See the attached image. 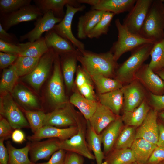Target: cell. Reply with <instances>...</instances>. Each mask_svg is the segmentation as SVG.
<instances>
[{
	"label": "cell",
	"mask_w": 164,
	"mask_h": 164,
	"mask_svg": "<svg viewBox=\"0 0 164 164\" xmlns=\"http://www.w3.org/2000/svg\"><path fill=\"white\" fill-rule=\"evenodd\" d=\"M76 56L77 60L90 76L101 75L111 78L119 65L110 51L97 53L77 49Z\"/></svg>",
	"instance_id": "6da1fadb"
},
{
	"label": "cell",
	"mask_w": 164,
	"mask_h": 164,
	"mask_svg": "<svg viewBox=\"0 0 164 164\" xmlns=\"http://www.w3.org/2000/svg\"><path fill=\"white\" fill-rule=\"evenodd\" d=\"M154 43L144 44L132 51L130 56L118 65L115 73V79L123 85L134 80L136 74L150 55Z\"/></svg>",
	"instance_id": "7a4b0ae2"
},
{
	"label": "cell",
	"mask_w": 164,
	"mask_h": 164,
	"mask_svg": "<svg viewBox=\"0 0 164 164\" xmlns=\"http://www.w3.org/2000/svg\"><path fill=\"white\" fill-rule=\"evenodd\" d=\"M163 1L155 0L141 28L139 35L154 43L164 39Z\"/></svg>",
	"instance_id": "3957f363"
},
{
	"label": "cell",
	"mask_w": 164,
	"mask_h": 164,
	"mask_svg": "<svg viewBox=\"0 0 164 164\" xmlns=\"http://www.w3.org/2000/svg\"><path fill=\"white\" fill-rule=\"evenodd\" d=\"M115 24L118 31V38L117 40L113 43L110 51L113 54L114 59L117 61L126 52L132 51L144 44L155 43L150 40L129 31L121 23L118 18L115 20Z\"/></svg>",
	"instance_id": "277c9868"
},
{
	"label": "cell",
	"mask_w": 164,
	"mask_h": 164,
	"mask_svg": "<svg viewBox=\"0 0 164 164\" xmlns=\"http://www.w3.org/2000/svg\"><path fill=\"white\" fill-rule=\"evenodd\" d=\"M60 64L59 55L56 54L53 64V75L48 86L49 97L56 108L62 107L68 102L65 94Z\"/></svg>",
	"instance_id": "5b68a950"
},
{
	"label": "cell",
	"mask_w": 164,
	"mask_h": 164,
	"mask_svg": "<svg viewBox=\"0 0 164 164\" xmlns=\"http://www.w3.org/2000/svg\"><path fill=\"white\" fill-rule=\"evenodd\" d=\"M0 113L13 129L30 127L28 121L9 93H4L0 97Z\"/></svg>",
	"instance_id": "8992f818"
},
{
	"label": "cell",
	"mask_w": 164,
	"mask_h": 164,
	"mask_svg": "<svg viewBox=\"0 0 164 164\" xmlns=\"http://www.w3.org/2000/svg\"><path fill=\"white\" fill-rule=\"evenodd\" d=\"M153 0H136L123 19L122 25L131 32L139 35L141 28Z\"/></svg>",
	"instance_id": "52a82bcc"
},
{
	"label": "cell",
	"mask_w": 164,
	"mask_h": 164,
	"mask_svg": "<svg viewBox=\"0 0 164 164\" xmlns=\"http://www.w3.org/2000/svg\"><path fill=\"white\" fill-rule=\"evenodd\" d=\"M71 104L68 102L64 106L56 108L46 114L43 126L49 125L56 127L77 126L79 118Z\"/></svg>",
	"instance_id": "ba28073f"
},
{
	"label": "cell",
	"mask_w": 164,
	"mask_h": 164,
	"mask_svg": "<svg viewBox=\"0 0 164 164\" xmlns=\"http://www.w3.org/2000/svg\"><path fill=\"white\" fill-rule=\"evenodd\" d=\"M56 55L52 49H50L40 58L34 70L25 77L24 80L35 90H38L47 78Z\"/></svg>",
	"instance_id": "9c48e42d"
},
{
	"label": "cell",
	"mask_w": 164,
	"mask_h": 164,
	"mask_svg": "<svg viewBox=\"0 0 164 164\" xmlns=\"http://www.w3.org/2000/svg\"><path fill=\"white\" fill-rule=\"evenodd\" d=\"M43 15L35 5L30 4L14 12L0 14V23L7 31L12 27L21 22L36 20Z\"/></svg>",
	"instance_id": "30bf717a"
},
{
	"label": "cell",
	"mask_w": 164,
	"mask_h": 164,
	"mask_svg": "<svg viewBox=\"0 0 164 164\" xmlns=\"http://www.w3.org/2000/svg\"><path fill=\"white\" fill-rule=\"evenodd\" d=\"M65 14L62 20L55 25L53 29L60 35L70 42L77 49H85V45L77 39L73 34L72 30V21L75 14L77 12L83 11L86 8L84 5L79 7H74L67 5Z\"/></svg>",
	"instance_id": "8fae6325"
},
{
	"label": "cell",
	"mask_w": 164,
	"mask_h": 164,
	"mask_svg": "<svg viewBox=\"0 0 164 164\" xmlns=\"http://www.w3.org/2000/svg\"><path fill=\"white\" fill-rule=\"evenodd\" d=\"M77 126L78 129L76 134L69 139L60 141V149L77 153L89 159L95 160L86 141L84 129L80 120Z\"/></svg>",
	"instance_id": "7c38bea8"
},
{
	"label": "cell",
	"mask_w": 164,
	"mask_h": 164,
	"mask_svg": "<svg viewBox=\"0 0 164 164\" xmlns=\"http://www.w3.org/2000/svg\"><path fill=\"white\" fill-rule=\"evenodd\" d=\"M121 90L124 97V111H132L146 99L143 86L136 79L123 85Z\"/></svg>",
	"instance_id": "4fadbf2b"
},
{
	"label": "cell",
	"mask_w": 164,
	"mask_h": 164,
	"mask_svg": "<svg viewBox=\"0 0 164 164\" xmlns=\"http://www.w3.org/2000/svg\"><path fill=\"white\" fill-rule=\"evenodd\" d=\"M62 19L55 16L51 11H49L36 20L35 27L32 29L21 36L19 40L23 41L27 40L29 42H34L41 38L44 33L53 29Z\"/></svg>",
	"instance_id": "5bb4252c"
},
{
	"label": "cell",
	"mask_w": 164,
	"mask_h": 164,
	"mask_svg": "<svg viewBox=\"0 0 164 164\" xmlns=\"http://www.w3.org/2000/svg\"><path fill=\"white\" fill-rule=\"evenodd\" d=\"M136 0H80V3L90 5L91 9L109 12L115 15L129 12Z\"/></svg>",
	"instance_id": "9a60e30c"
},
{
	"label": "cell",
	"mask_w": 164,
	"mask_h": 164,
	"mask_svg": "<svg viewBox=\"0 0 164 164\" xmlns=\"http://www.w3.org/2000/svg\"><path fill=\"white\" fill-rule=\"evenodd\" d=\"M135 79L153 94L162 95L164 94V81L149 67L144 64L136 73Z\"/></svg>",
	"instance_id": "2e32d148"
},
{
	"label": "cell",
	"mask_w": 164,
	"mask_h": 164,
	"mask_svg": "<svg viewBox=\"0 0 164 164\" xmlns=\"http://www.w3.org/2000/svg\"><path fill=\"white\" fill-rule=\"evenodd\" d=\"M78 129L77 126L60 128L45 125L32 135L28 136L27 138L32 142L39 141L46 138H56L62 141L69 139L76 134Z\"/></svg>",
	"instance_id": "e0dca14e"
},
{
	"label": "cell",
	"mask_w": 164,
	"mask_h": 164,
	"mask_svg": "<svg viewBox=\"0 0 164 164\" xmlns=\"http://www.w3.org/2000/svg\"><path fill=\"white\" fill-rule=\"evenodd\" d=\"M157 116V111L154 109H150L136 132L135 139L142 138L156 145L159 134Z\"/></svg>",
	"instance_id": "ac0fdd59"
},
{
	"label": "cell",
	"mask_w": 164,
	"mask_h": 164,
	"mask_svg": "<svg viewBox=\"0 0 164 164\" xmlns=\"http://www.w3.org/2000/svg\"><path fill=\"white\" fill-rule=\"evenodd\" d=\"M60 142L58 139L51 138L42 141L32 142L29 152L30 160L35 163L39 160H49L60 149Z\"/></svg>",
	"instance_id": "d6986e66"
},
{
	"label": "cell",
	"mask_w": 164,
	"mask_h": 164,
	"mask_svg": "<svg viewBox=\"0 0 164 164\" xmlns=\"http://www.w3.org/2000/svg\"><path fill=\"white\" fill-rule=\"evenodd\" d=\"M46 44L59 55L76 53L77 48L68 40L62 37L53 29L46 32L44 36Z\"/></svg>",
	"instance_id": "ffe728a7"
},
{
	"label": "cell",
	"mask_w": 164,
	"mask_h": 164,
	"mask_svg": "<svg viewBox=\"0 0 164 164\" xmlns=\"http://www.w3.org/2000/svg\"><path fill=\"white\" fill-rule=\"evenodd\" d=\"M33 2L43 14L51 11L55 16L62 19L65 14L64 11V6L69 5L79 7L81 5L77 0H34Z\"/></svg>",
	"instance_id": "44dd1931"
},
{
	"label": "cell",
	"mask_w": 164,
	"mask_h": 164,
	"mask_svg": "<svg viewBox=\"0 0 164 164\" xmlns=\"http://www.w3.org/2000/svg\"><path fill=\"white\" fill-rule=\"evenodd\" d=\"M110 110L98 102L97 109L88 120L90 125L97 134H100L117 117Z\"/></svg>",
	"instance_id": "7402d4cb"
},
{
	"label": "cell",
	"mask_w": 164,
	"mask_h": 164,
	"mask_svg": "<svg viewBox=\"0 0 164 164\" xmlns=\"http://www.w3.org/2000/svg\"><path fill=\"white\" fill-rule=\"evenodd\" d=\"M123 124L121 116H118L101 133L104 155L109 153L114 146L122 129Z\"/></svg>",
	"instance_id": "603a6c76"
},
{
	"label": "cell",
	"mask_w": 164,
	"mask_h": 164,
	"mask_svg": "<svg viewBox=\"0 0 164 164\" xmlns=\"http://www.w3.org/2000/svg\"><path fill=\"white\" fill-rule=\"evenodd\" d=\"M104 12L91 9L81 15L77 25V36L80 39H85L91 31L99 22Z\"/></svg>",
	"instance_id": "cb8c5ba5"
},
{
	"label": "cell",
	"mask_w": 164,
	"mask_h": 164,
	"mask_svg": "<svg viewBox=\"0 0 164 164\" xmlns=\"http://www.w3.org/2000/svg\"><path fill=\"white\" fill-rule=\"evenodd\" d=\"M76 53L60 55L63 76L65 85L69 91L72 89L74 85V77L77 66Z\"/></svg>",
	"instance_id": "d4e9b609"
},
{
	"label": "cell",
	"mask_w": 164,
	"mask_h": 164,
	"mask_svg": "<svg viewBox=\"0 0 164 164\" xmlns=\"http://www.w3.org/2000/svg\"><path fill=\"white\" fill-rule=\"evenodd\" d=\"M99 103L110 110L117 116H119L124 103L123 94L121 89L98 94Z\"/></svg>",
	"instance_id": "484cf974"
},
{
	"label": "cell",
	"mask_w": 164,
	"mask_h": 164,
	"mask_svg": "<svg viewBox=\"0 0 164 164\" xmlns=\"http://www.w3.org/2000/svg\"><path fill=\"white\" fill-rule=\"evenodd\" d=\"M69 102L78 108L86 121L93 114L98 104L97 101L86 98L78 91L73 92L70 98Z\"/></svg>",
	"instance_id": "4316f807"
},
{
	"label": "cell",
	"mask_w": 164,
	"mask_h": 164,
	"mask_svg": "<svg viewBox=\"0 0 164 164\" xmlns=\"http://www.w3.org/2000/svg\"><path fill=\"white\" fill-rule=\"evenodd\" d=\"M146 99L132 111H123L121 117L125 124L135 127L142 124L151 109Z\"/></svg>",
	"instance_id": "83f0119b"
},
{
	"label": "cell",
	"mask_w": 164,
	"mask_h": 164,
	"mask_svg": "<svg viewBox=\"0 0 164 164\" xmlns=\"http://www.w3.org/2000/svg\"><path fill=\"white\" fill-rule=\"evenodd\" d=\"M157 145L142 138L135 139L130 149L134 155L135 161L145 164Z\"/></svg>",
	"instance_id": "f1b7e54d"
},
{
	"label": "cell",
	"mask_w": 164,
	"mask_h": 164,
	"mask_svg": "<svg viewBox=\"0 0 164 164\" xmlns=\"http://www.w3.org/2000/svg\"><path fill=\"white\" fill-rule=\"evenodd\" d=\"M19 45L21 50L19 56L40 58L49 50L43 37L34 42L20 43Z\"/></svg>",
	"instance_id": "f546056e"
},
{
	"label": "cell",
	"mask_w": 164,
	"mask_h": 164,
	"mask_svg": "<svg viewBox=\"0 0 164 164\" xmlns=\"http://www.w3.org/2000/svg\"><path fill=\"white\" fill-rule=\"evenodd\" d=\"M9 154L8 164H36L32 162L28 157L31 143L19 149L13 146L10 141L6 142Z\"/></svg>",
	"instance_id": "4dcf8cb0"
},
{
	"label": "cell",
	"mask_w": 164,
	"mask_h": 164,
	"mask_svg": "<svg viewBox=\"0 0 164 164\" xmlns=\"http://www.w3.org/2000/svg\"><path fill=\"white\" fill-rule=\"evenodd\" d=\"M87 140L88 147L94 154L97 164H102L105 156L101 149V135L95 132L87 121Z\"/></svg>",
	"instance_id": "1f68e13d"
},
{
	"label": "cell",
	"mask_w": 164,
	"mask_h": 164,
	"mask_svg": "<svg viewBox=\"0 0 164 164\" xmlns=\"http://www.w3.org/2000/svg\"><path fill=\"white\" fill-rule=\"evenodd\" d=\"M12 93L14 97L23 106L30 109L39 107L37 99L27 88L19 84L15 85Z\"/></svg>",
	"instance_id": "d6a6232c"
},
{
	"label": "cell",
	"mask_w": 164,
	"mask_h": 164,
	"mask_svg": "<svg viewBox=\"0 0 164 164\" xmlns=\"http://www.w3.org/2000/svg\"><path fill=\"white\" fill-rule=\"evenodd\" d=\"M95 84L98 94H102L122 88L123 85L115 79L101 75L90 76Z\"/></svg>",
	"instance_id": "836d02e7"
},
{
	"label": "cell",
	"mask_w": 164,
	"mask_h": 164,
	"mask_svg": "<svg viewBox=\"0 0 164 164\" xmlns=\"http://www.w3.org/2000/svg\"><path fill=\"white\" fill-rule=\"evenodd\" d=\"M135 159L130 148L115 150L105 157L102 164H131Z\"/></svg>",
	"instance_id": "e575fe53"
},
{
	"label": "cell",
	"mask_w": 164,
	"mask_h": 164,
	"mask_svg": "<svg viewBox=\"0 0 164 164\" xmlns=\"http://www.w3.org/2000/svg\"><path fill=\"white\" fill-rule=\"evenodd\" d=\"M149 67L155 73L164 69V39L155 43L150 53Z\"/></svg>",
	"instance_id": "d590c367"
},
{
	"label": "cell",
	"mask_w": 164,
	"mask_h": 164,
	"mask_svg": "<svg viewBox=\"0 0 164 164\" xmlns=\"http://www.w3.org/2000/svg\"><path fill=\"white\" fill-rule=\"evenodd\" d=\"M19 77L13 64L3 69L0 82L1 93H12Z\"/></svg>",
	"instance_id": "8d00e7d4"
},
{
	"label": "cell",
	"mask_w": 164,
	"mask_h": 164,
	"mask_svg": "<svg viewBox=\"0 0 164 164\" xmlns=\"http://www.w3.org/2000/svg\"><path fill=\"white\" fill-rule=\"evenodd\" d=\"M40 59L27 56H18L13 65L19 77L27 75L35 69Z\"/></svg>",
	"instance_id": "74e56055"
},
{
	"label": "cell",
	"mask_w": 164,
	"mask_h": 164,
	"mask_svg": "<svg viewBox=\"0 0 164 164\" xmlns=\"http://www.w3.org/2000/svg\"><path fill=\"white\" fill-rule=\"evenodd\" d=\"M115 15L112 12H104L100 21L89 32L87 37L90 39L99 38L102 35L107 34Z\"/></svg>",
	"instance_id": "f35d334b"
},
{
	"label": "cell",
	"mask_w": 164,
	"mask_h": 164,
	"mask_svg": "<svg viewBox=\"0 0 164 164\" xmlns=\"http://www.w3.org/2000/svg\"><path fill=\"white\" fill-rule=\"evenodd\" d=\"M122 129L114 145L115 149L130 148L135 139V127L127 126Z\"/></svg>",
	"instance_id": "ab89813d"
},
{
	"label": "cell",
	"mask_w": 164,
	"mask_h": 164,
	"mask_svg": "<svg viewBox=\"0 0 164 164\" xmlns=\"http://www.w3.org/2000/svg\"><path fill=\"white\" fill-rule=\"evenodd\" d=\"M24 112L30 128L33 133L43 126L46 114L43 111L24 110Z\"/></svg>",
	"instance_id": "60d3db41"
},
{
	"label": "cell",
	"mask_w": 164,
	"mask_h": 164,
	"mask_svg": "<svg viewBox=\"0 0 164 164\" xmlns=\"http://www.w3.org/2000/svg\"><path fill=\"white\" fill-rule=\"evenodd\" d=\"M31 0H0V14H5L15 11L30 4Z\"/></svg>",
	"instance_id": "b9f144b4"
},
{
	"label": "cell",
	"mask_w": 164,
	"mask_h": 164,
	"mask_svg": "<svg viewBox=\"0 0 164 164\" xmlns=\"http://www.w3.org/2000/svg\"><path fill=\"white\" fill-rule=\"evenodd\" d=\"M92 81L87 73L80 65L77 66L75 83L78 89L84 84Z\"/></svg>",
	"instance_id": "7bdbcfd3"
},
{
	"label": "cell",
	"mask_w": 164,
	"mask_h": 164,
	"mask_svg": "<svg viewBox=\"0 0 164 164\" xmlns=\"http://www.w3.org/2000/svg\"><path fill=\"white\" fill-rule=\"evenodd\" d=\"M164 161V147L157 146L145 164H160Z\"/></svg>",
	"instance_id": "ee69618b"
},
{
	"label": "cell",
	"mask_w": 164,
	"mask_h": 164,
	"mask_svg": "<svg viewBox=\"0 0 164 164\" xmlns=\"http://www.w3.org/2000/svg\"><path fill=\"white\" fill-rule=\"evenodd\" d=\"M13 129L7 120L0 115V138L5 140L11 138Z\"/></svg>",
	"instance_id": "f6af8a7d"
},
{
	"label": "cell",
	"mask_w": 164,
	"mask_h": 164,
	"mask_svg": "<svg viewBox=\"0 0 164 164\" xmlns=\"http://www.w3.org/2000/svg\"><path fill=\"white\" fill-rule=\"evenodd\" d=\"M92 81L84 84L77 90L79 92L86 98L96 101Z\"/></svg>",
	"instance_id": "bcb514c9"
},
{
	"label": "cell",
	"mask_w": 164,
	"mask_h": 164,
	"mask_svg": "<svg viewBox=\"0 0 164 164\" xmlns=\"http://www.w3.org/2000/svg\"><path fill=\"white\" fill-rule=\"evenodd\" d=\"M18 56L15 54L0 52V68L4 69L12 65Z\"/></svg>",
	"instance_id": "7dc6e473"
},
{
	"label": "cell",
	"mask_w": 164,
	"mask_h": 164,
	"mask_svg": "<svg viewBox=\"0 0 164 164\" xmlns=\"http://www.w3.org/2000/svg\"><path fill=\"white\" fill-rule=\"evenodd\" d=\"M66 153V151L60 149L51 157L47 162L37 164H65Z\"/></svg>",
	"instance_id": "c3c4849f"
},
{
	"label": "cell",
	"mask_w": 164,
	"mask_h": 164,
	"mask_svg": "<svg viewBox=\"0 0 164 164\" xmlns=\"http://www.w3.org/2000/svg\"><path fill=\"white\" fill-rule=\"evenodd\" d=\"M0 51L19 56L21 52L19 46L5 42L0 39Z\"/></svg>",
	"instance_id": "681fc988"
},
{
	"label": "cell",
	"mask_w": 164,
	"mask_h": 164,
	"mask_svg": "<svg viewBox=\"0 0 164 164\" xmlns=\"http://www.w3.org/2000/svg\"><path fill=\"white\" fill-rule=\"evenodd\" d=\"M149 100L153 109L157 111L164 109V94L162 95H157L150 93Z\"/></svg>",
	"instance_id": "f907efd6"
},
{
	"label": "cell",
	"mask_w": 164,
	"mask_h": 164,
	"mask_svg": "<svg viewBox=\"0 0 164 164\" xmlns=\"http://www.w3.org/2000/svg\"><path fill=\"white\" fill-rule=\"evenodd\" d=\"M0 39L7 43L18 45L20 43L15 35L5 30L0 23Z\"/></svg>",
	"instance_id": "816d5d0a"
},
{
	"label": "cell",
	"mask_w": 164,
	"mask_h": 164,
	"mask_svg": "<svg viewBox=\"0 0 164 164\" xmlns=\"http://www.w3.org/2000/svg\"><path fill=\"white\" fill-rule=\"evenodd\" d=\"M84 161L83 156L73 152H66L65 164H84Z\"/></svg>",
	"instance_id": "f5cc1de1"
},
{
	"label": "cell",
	"mask_w": 164,
	"mask_h": 164,
	"mask_svg": "<svg viewBox=\"0 0 164 164\" xmlns=\"http://www.w3.org/2000/svg\"><path fill=\"white\" fill-rule=\"evenodd\" d=\"M5 139L0 138V164H8L9 154L6 147L4 144Z\"/></svg>",
	"instance_id": "db71d44e"
},
{
	"label": "cell",
	"mask_w": 164,
	"mask_h": 164,
	"mask_svg": "<svg viewBox=\"0 0 164 164\" xmlns=\"http://www.w3.org/2000/svg\"><path fill=\"white\" fill-rule=\"evenodd\" d=\"M11 138L13 142L18 143H21L25 140V134L20 129H15L12 132Z\"/></svg>",
	"instance_id": "11a10c76"
},
{
	"label": "cell",
	"mask_w": 164,
	"mask_h": 164,
	"mask_svg": "<svg viewBox=\"0 0 164 164\" xmlns=\"http://www.w3.org/2000/svg\"><path fill=\"white\" fill-rule=\"evenodd\" d=\"M159 137L156 145L158 146L164 147V125L159 124Z\"/></svg>",
	"instance_id": "9f6ffc18"
},
{
	"label": "cell",
	"mask_w": 164,
	"mask_h": 164,
	"mask_svg": "<svg viewBox=\"0 0 164 164\" xmlns=\"http://www.w3.org/2000/svg\"><path fill=\"white\" fill-rule=\"evenodd\" d=\"M156 73L164 81V69L158 71Z\"/></svg>",
	"instance_id": "6f0895ef"
},
{
	"label": "cell",
	"mask_w": 164,
	"mask_h": 164,
	"mask_svg": "<svg viewBox=\"0 0 164 164\" xmlns=\"http://www.w3.org/2000/svg\"><path fill=\"white\" fill-rule=\"evenodd\" d=\"M159 115L161 118L164 120V111L160 113Z\"/></svg>",
	"instance_id": "680465c9"
},
{
	"label": "cell",
	"mask_w": 164,
	"mask_h": 164,
	"mask_svg": "<svg viewBox=\"0 0 164 164\" xmlns=\"http://www.w3.org/2000/svg\"><path fill=\"white\" fill-rule=\"evenodd\" d=\"M131 164H142L139 163H138L136 162H135L132 163H131Z\"/></svg>",
	"instance_id": "91938a15"
},
{
	"label": "cell",
	"mask_w": 164,
	"mask_h": 164,
	"mask_svg": "<svg viewBox=\"0 0 164 164\" xmlns=\"http://www.w3.org/2000/svg\"><path fill=\"white\" fill-rule=\"evenodd\" d=\"M160 164H164V161L162 162Z\"/></svg>",
	"instance_id": "94428289"
},
{
	"label": "cell",
	"mask_w": 164,
	"mask_h": 164,
	"mask_svg": "<svg viewBox=\"0 0 164 164\" xmlns=\"http://www.w3.org/2000/svg\"><path fill=\"white\" fill-rule=\"evenodd\" d=\"M91 164H95L93 162H92L91 163Z\"/></svg>",
	"instance_id": "6125c7cd"
},
{
	"label": "cell",
	"mask_w": 164,
	"mask_h": 164,
	"mask_svg": "<svg viewBox=\"0 0 164 164\" xmlns=\"http://www.w3.org/2000/svg\"></svg>",
	"instance_id": "be15d7a7"
},
{
	"label": "cell",
	"mask_w": 164,
	"mask_h": 164,
	"mask_svg": "<svg viewBox=\"0 0 164 164\" xmlns=\"http://www.w3.org/2000/svg\"></svg>",
	"instance_id": "e7e4bbea"
}]
</instances>
